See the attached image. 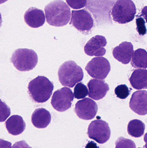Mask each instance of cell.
Segmentation results:
<instances>
[{
    "instance_id": "cell-1",
    "label": "cell",
    "mask_w": 147,
    "mask_h": 148,
    "mask_svg": "<svg viewBox=\"0 0 147 148\" xmlns=\"http://www.w3.org/2000/svg\"><path fill=\"white\" fill-rule=\"evenodd\" d=\"M47 23L51 26L60 27L68 24L71 18V10L62 0H55L45 8Z\"/></svg>"
},
{
    "instance_id": "cell-2",
    "label": "cell",
    "mask_w": 147,
    "mask_h": 148,
    "mask_svg": "<svg viewBox=\"0 0 147 148\" xmlns=\"http://www.w3.org/2000/svg\"><path fill=\"white\" fill-rule=\"evenodd\" d=\"M54 88L53 83L44 76H38L28 83V93L35 102L43 103L49 100Z\"/></svg>"
},
{
    "instance_id": "cell-3",
    "label": "cell",
    "mask_w": 147,
    "mask_h": 148,
    "mask_svg": "<svg viewBox=\"0 0 147 148\" xmlns=\"http://www.w3.org/2000/svg\"><path fill=\"white\" fill-rule=\"evenodd\" d=\"M59 80L63 86L73 88L84 77L83 69L73 61L65 62L58 71Z\"/></svg>"
},
{
    "instance_id": "cell-4",
    "label": "cell",
    "mask_w": 147,
    "mask_h": 148,
    "mask_svg": "<svg viewBox=\"0 0 147 148\" xmlns=\"http://www.w3.org/2000/svg\"><path fill=\"white\" fill-rule=\"evenodd\" d=\"M10 61L17 70L27 72L33 70L36 66L38 55L33 49H18L13 53Z\"/></svg>"
},
{
    "instance_id": "cell-5",
    "label": "cell",
    "mask_w": 147,
    "mask_h": 148,
    "mask_svg": "<svg viewBox=\"0 0 147 148\" xmlns=\"http://www.w3.org/2000/svg\"><path fill=\"white\" fill-rule=\"evenodd\" d=\"M136 13V7L133 1L118 0L112 8L111 14L115 22L125 24L134 19Z\"/></svg>"
},
{
    "instance_id": "cell-6",
    "label": "cell",
    "mask_w": 147,
    "mask_h": 148,
    "mask_svg": "<svg viewBox=\"0 0 147 148\" xmlns=\"http://www.w3.org/2000/svg\"><path fill=\"white\" fill-rule=\"evenodd\" d=\"M110 130L108 124L102 120H96L91 123L88 127L87 134L99 144L107 142L110 136Z\"/></svg>"
},
{
    "instance_id": "cell-7",
    "label": "cell",
    "mask_w": 147,
    "mask_h": 148,
    "mask_svg": "<svg viewBox=\"0 0 147 148\" xmlns=\"http://www.w3.org/2000/svg\"><path fill=\"white\" fill-rule=\"evenodd\" d=\"M74 96L70 89L67 87L62 88L54 92L51 100V104L57 111L64 112L71 107Z\"/></svg>"
},
{
    "instance_id": "cell-8",
    "label": "cell",
    "mask_w": 147,
    "mask_h": 148,
    "mask_svg": "<svg viewBox=\"0 0 147 148\" xmlns=\"http://www.w3.org/2000/svg\"><path fill=\"white\" fill-rule=\"evenodd\" d=\"M85 69L91 77L103 80L110 72V65L107 59L103 57H96L88 62Z\"/></svg>"
},
{
    "instance_id": "cell-9",
    "label": "cell",
    "mask_w": 147,
    "mask_h": 148,
    "mask_svg": "<svg viewBox=\"0 0 147 148\" xmlns=\"http://www.w3.org/2000/svg\"><path fill=\"white\" fill-rule=\"evenodd\" d=\"M70 24L80 32H88L94 26V20L85 9L72 10Z\"/></svg>"
},
{
    "instance_id": "cell-10",
    "label": "cell",
    "mask_w": 147,
    "mask_h": 148,
    "mask_svg": "<svg viewBox=\"0 0 147 148\" xmlns=\"http://www.w3.org/2000/svg\"><path fill=\"white\" fill-rule=\"evenodd\" d=\"M98 105L90 98H85L77 101L74 111L77 116L84 120H90L96 116L98 112Z\"/></svg>"
},
{
    "instance_id": "cell-11",
    "label": "cell",
    "mask_w": 147,
    "mask_h": 148,
    "mask_svg": "<svg viewBox=\"0 0 147 148\" xmlns=\"http://www.w3.org/2000/svg\"><path fill=\"white\" fill-rule=\"evenodd\" d=\"M107 40L104 36L96 35L90 39L84 47V51L91 56H102L106 53L104 47L107 45Z\"/></svg>"
},
{
    "instance_id": "cell-12",
    "label": "cell",
    "mask_w": 147,
    "mask_h": 148,
    "mask_svg": "<svg viewBox=\"0 0 147 148\" xmlns=\"http://www.w3.org/2000/svg\"><path fill=\"white\" fill-rule=\"evenodd\" d=\"M129 104L135 113L140 115L147 114V91L138 90L133 93Z\"/></svg>"
},
{
    "instance_id": "cell-13",
    "label": "cell",
    "mask_w": 147,
    "mask_h": 148,
    "mask_svg": "<svg viewBox=\"0 0 147 148\" xmlns=\"http://www.w3.org/2000/svg\"><path fill=\"white\" fill-rule=\"evenodd\" d=\"M45 17L43 10L34 7L29 8L24 15L25 23L29 27L33 28L43 26L45 22Z\"/></svg>"
},
{
    "instance_id": "cell-14",
    "label": "cell",
    "mask_w": 147,
    "mask_h": 148,
    "mask_svg": "<svg viewBox=\"0 0 147 148\" xmlns=\"http://www.w3.org/2000/svg\"><path fill=\"white\" fill-rule=\"evenodd\" d=\"M87 85L89 88V97L96 101L103 98L109 90L108 84L104 81L99 79H91Z\"/></svg>"
},
{
    "instance_id": "cell-15",
    "label": "cell",
    "mask_w": 147,
    "mask_h": 148,
    "mask_svg": "<svg viewBox=\"0 0 147 148\" xmlns=\"http://www.w3.org/2000/svg\"><path fill=\"white\" fill-rule=\"evenodd\" d=\"M134 53L133 46L131 42H123L113 49L114 58L123 64H127Z\"/></svg>"
},
{
    "instance_id": "cell-16",
    "label": "cell",
    "mask_w": 147,
    "mask_h": 148,
    "mask_svg": "<svg viewBox=\"0 0 147 148\" xmlns=\"http://www.w3.org/2000/svg\"><path fill=\"white\" fill-rule=\"evenodd\" d=\"M51 116L50 112L44 108H39L35 110L32 114V123L35 127L43 129L50 124Z\"/></svg>"
},
{
    "instance_id": "cell-17",
    "label": "cell",
    "mask_w": 147,
    "mask_h": 148,
    "mask_svg": "<svg viewBox=\"0 0 147 148\" xmlns=\"http://www.w3.org/2000/svg\"><path fill=\"white\" fill-rule=\"evenodd\" d=\"M5 126L8 133L13 136H17L23 133L26 129V123L20 116L14 115L5 122Z\"/></svg>"
},
{
    "instance_id": "cell-18",
    "label": "cell",
    "mask_w": 147,
    "mask_h": 148,
    "mask_svg": "<svg viewBox=\"0 0 147 148\" xmlns=\"http://www.w3.org/2000/svg\"><path fill=\"white\" fill-rule=\"evenodd\" d=\"M132 87L137 90L147 89V70L135 69L129 79Z\"/></svg>"
},
{
    "instance_id": "cell-19",
    "label": "cell",
    "mask_w": 147,
    "mask_h": 148,
    "mask_svg": "<svg viewBox=\"0 0 147 148\" xmlns=\"http://www.w3.org/2000/svg\"><path fill=\"white\" fill-rule=\"evenodd\" d=\"M131 64L136 69H146L147 68V53L142 49L135 50L132 57Z\"/></svg>"
},
{
    "instance_id": "cell-20",
    "label": "cell",
    "mask_w": 147,
    "mask_h": 148,
    "mask_svg": "<svg viewBox=\"0 0 147 148\" xmlns=\"http://www.w3.org/2000/svg\"><path fill=\"white\" fill-rule=\"evenodd\" d=\"M145 125L140 120L135 119L129 123L127 131L129 134L132 137L139 138L144 134Z\"/></svg>"
},
{
    "instance_id": "cell-21",
    "label": "cell",
    "mask_w": 147,
    "mask_h": 148,
    "mask_svg": "<svg viewBox=\"0 0 147 148\" xmlns=\"http://www.w3.org/2000/svg\"><path fill=\"white\" fill-rule=\"evenodd\" d=\"M89 94L88 88L83 83L79 82L76 84L74 89V95L75 98L83 99L88 96Z\"/></svg>"
},
{
    "instance_id": "cell-22",
    "label": "cell",
    "mask_w": 147,
    "mask_h": 148,
    "mask_svg": "<svg viewBox=\"0 0 147 148\" xmlns=\"http://www.w3.org/2000/svg\"><path fill=\"white\" fill-rule=\"evenodd\" d=\"M115 148H136L135 143L132 140L121 137L115 142Z\"/></svg>"
},
{
    "instance_id": "cell-23",
    "label": "cell",
    "mask_w": 147,
    "mask_h": 148,
    "mask_svg": "<svg viewBox=\"0 0 147 148\" xmlns=\"http://www.w3.org/2000/svg\"><path fill=\"white\" fill-rule=\"evenodd\" d=\"M115 94L118 98L121 99L127 98L130 94V91L125 84H121L115 89Z\"/></svg>"
},
{
    "instance_id": "cell-24",
    "label": "cell",
    "mask_w": 147,
    "mask_h": 148,
    "mask_svg": "<svg viewBox=\"0 0 147 148\" xmlns=\"http://www.w3.org/2000/svg\"><path fill=\"white\" fill-rule=\"evenodd\" d=\"M66 3L72 8L78 10L86 6L87 0H66Z\"/></svg>"
},
{
    "instance_id": "cell-25",
    "label": "cell",
    "mask_w": 147,
    "mask_h": 148,
    "mask_svg": "<svg viewBox=\"0 0 147 148\" xmlns=\"http://www.w3.org/2000/svg\"><path fill=\"white\" fill-rule=\"evenodd\" d=\"M10 108L8 106L1 100V122L6 121V119L10 116Z\"/></svg>"
},
{
    "instance_id": "cell-26",
    "label": "cell",
    "mask_w": 147,
    "mask_h": 148,
    "mask_svg": "<svg viewBox=\"0 0 147 148\" xmlns=\"http://www.w3.org/2000/svg\"><path fill=\"white\" fill-rule=\"evenodd\" d=\"M145 20L143 18L140 16L136 20V29L141 36H144L147 33V29L145 25Z\"/></svg>"
},
{
    "instance_id": "cell-27",
    "label": "cell",
    "mask_w": 147,
    "mask_h": 148,
    "mask_svg": "<svg viewBox=\"0 0 147 148\" xmlns=\"http://www.w3.org/2000/svg\"><path fill=\"white\" fill-rule=\"evenodd\" d=\"M13 148H33L29 146L24 140L17 142L13 145Z\"/></svg>"
},
{
    "instance_id": "cell-28",
    "label": "cell",
    "mask_w": 147,
    "mask_h": 148,
    "mask_svg": "<svg viewBox=\"0 0 147 148\" xmlns=\"http://www.w3.org/2000/svg\"><path fill=\"white\" fill-rule=\"evenodd\" d=\"M0 148H13L11 143L1 139L0 140Z\"/></svg>"
},
{
    "instance_id": "cell-29",
    "label": "cell",
    "mask_w": 147,
    "mask_h": 148,
    "mask_svg": "<svg viewBox=\"0 0 147 148\" xmlns=\"http://www.w3.org/2000/svg\"><path fill=\"white\" fill-rule=\"evenodd\" d=\"M85 148H99L96 143L93 141H90L86 144Z\"/></svg>"
},
{
    "instance_id": "cell-30",
    "label": "cell",
    "mask_w": 147,
    "mask_h": 148,
    "mask_svg": "<svg viewBox=\"0 0 147 148\" xmlns=\"http://www.w3.org/2000/svg\"><path fill=\"white\" fill-rule=\"evenodd\" d=\"M141 16H143L147 23V6H145L142 9L141 12Z\"/></svg>"
},
{
    "instance_id": "cell-31",
    "label": "cell",
    "mask_w": 147,
    "mask_h": 148,
    "mask_svg": "<svg viewBox=\"0 0 147 148\" xmlns=\"http://www.w3.org/2000/svg\"><path fill=\"white\" fill-rule=\"evenodd\" d=\"M144 141L146 143V144H145L144 147L146 148H147V133L145 134V136H144Z\"/></svg>"
},
{
    "instance_id": "cell-32",
    "label": "cell",
    "mask_w": 147,
    "mask_h": 148,
    "mask_svg": "<svg viewBox=\"0 0 147 148\" xmlns=\"http://www.w3.org/2000/svg\"><path fill=\"white\" fill-rule=\"evenodd\" d=\"M7 1L8 0H1L0 3H1V4H2V3H3Z\"/></svg>"
},
{
    "instance_id": "cell-33",
    "label": "cell",
    "mask_w": 147,
    "mask_h": 148,
    "mask_svg": "<svg viewBox=\"0 0 147 148\" xmlns=\"http://www.w3.org/2000/svg\"></svg>"
}]
</instances>
